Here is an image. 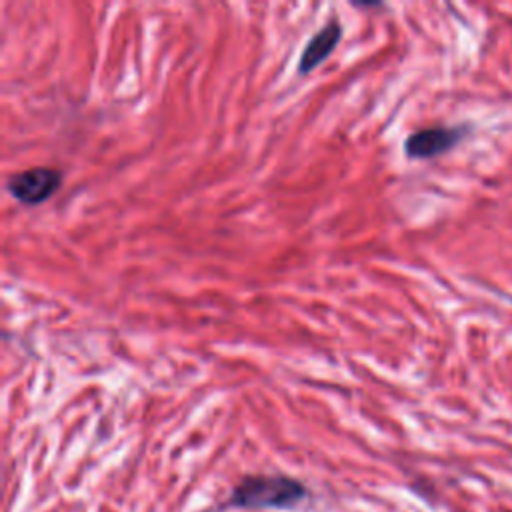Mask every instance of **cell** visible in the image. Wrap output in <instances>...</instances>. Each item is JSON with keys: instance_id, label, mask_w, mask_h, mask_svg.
<instances>
[{"instance_id": "cell-3", "label": "cell", "mask_w": 512, "mask_h": 512, "mask_svg": "<svg viewBox=\"0 0 512 512\" xmlns=\"http://www.w3.org/2000/svg\"><path fill=\"white\" fill-rule=\"evenodd\" d=\"M464 126H434L412 132L404 142V154L414 160H428L452 150L464 136Z\"/></svg>"}, {"instance_id": "cell-4", "label": "cell", "mask_w": 512, "mask_h": 512, "mask_svg": "<svg viewBox=\"0 0 512 512\" xmlns=\"http://www.w3.org/2000/svg\"><path fill=\"white\" fill-rule=\"evenodd\" d=\"M342 40V24L338 18L328 20L304 46L298 58V74H310L318 68L340 44Z\"/></svg>"}, {"instance_id": "cell-1", "label": "cell", "mask_w": 512, "mask_h": 512, "mask_svg": "<svg viewBox=\"0 0 512 512\" xmlns=\"http://www.w3.org/2000/svg\"><path fill=\"white\" fill-rule=\"evenodd\" d=\"M304 496V486L294 478L248 476L234 488L230 504L240 508H288Z\"/></svg>"}, {"instance_id": "cell-2", "label": "cell", "mask_w": 512, "mask_h": 512, "mask_svg": "<svg viewBox=\"0 0 512 512\" xmlns=\"http://www.w3.org/2000/svg\"><path fill=\"white\" fill-rule=\"evenodd\" d=\"M62 186V172L50 166H34L8 178L6 190L14 200L26 206H38L52 198Z\"/></svg>"}]
</instances>
